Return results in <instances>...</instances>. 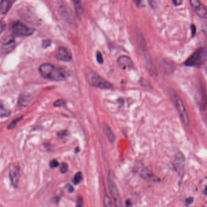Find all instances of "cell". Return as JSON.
<instances>
[{
	"label": "cell",
	"instance_id": "obj_1",
	"mask_svg": "<svg viewBox=\"0 0 207 207\" xmlns=\"http://www.w3.org/2000/svg\"><path fill=\"white\" fill-rule=\"evenodd\" d=\"M39 72L43 78L53 81H63L68 76V72L65 70L56 68L49 63L41 64L39 68Z\"/></svg>",
	"mask_w": 207,
	"mask_h": 207
},
{
	"label": "cell",
	"instance_id": "obj_2",
	"mask_svg": "<svg viewBox=\"0 0 207 207\" xmlns=\"http://www.w3.org/2000/svg\"><path fill=\"white\" fill-rule=\"evenodd\" d=\"M169 95L170 98L171 99L173 102L174 103V104L177 108L178 113H179L180 116L183 121L185 125L188 126L189 125L190 120H189V117H188V114L185 108V106L183 105V103L180 97V96L178 95V94L173 89H170L169 91Z\"/></svg>",
	"mask_w": 207,
	"mask_h": 207
},
{
	"label": "cell",
	"instance_id": "obj_3",
	"mask_svg": "<svg viewBox=\"0 0 207 207\" xmlns=\"http://www.w3.org/2000/svg\"><path fill=\"white\" fill-rule=\"evenodd\" d=\"M206 57V49L203 48L197 49L186 61L185 64L188 66L201 67L205 63Z\"/></svg>",
	"mask_w": 207,
	"mask_h": 207
},
{
	"label": "cell",
	"instance_id": "obj_4",
	"mask_svg": "<svg viewBox=\"0 0 207 207\" xmlns=\"http://www.w3.org/2000/svg\"><path fill=\"white\" fill-rule=\"evenodd\" d=\"M89 77L91 83L94 87L102 89H110L112 88V84L109 81L103 79L95 72L91 70L89 73Z\"/></svg>",
	"mask_w": 207,
	"mask_h": 207
},
{
	"label": "cell",
	"instance_id": "obj_5",
	"mask_svg": "<svg viewBox=\"0 0 207 207\" xmlns=\"http://www.w3.org/2000/svg\"><path fill=\"white\" fill-rule=\"evenodd\" d=\"M12 29L13 33L18 36H30L34 32L33 29L20 21L14 23L12 26Z\"/></svg>",
	"mask_w": 207,
	"mask_h": 207
},
{
	"label": "cell",
	"instance_id": "obj_6",
	"mask_svg": "<svg viewBox=\"0 0 207 207\" xmlns=\"http://www.w3.org/2000/svg\"><path fill=\"white\" fill-rule=\"evenodd\" d=\"M108 182L109 185L110 191L112 194V196L114 199V204L116 207H122V203L121 197L118 192V188L114 183V178H113V174L111 173H109L108 176Z\"/></svg>",
	"mask_w": 207,
	"mask_h": 207
},
{
	"label": "cell",
	"instance_id": "obj_7",
	"mask_svg": "<svg viewBox=\"0 0 207 207\" xmlns=\"http://www.w3.org/2000/svg\"><path fill=\"white\" fill-rule=\"evenodd\" d=\"M191 7L196 14L202 18H206L207 16V9L201 1L198 0H191L190 1Z\"/></svg>",
	"mask_w": 207,
	"mask_h": 207
},
{
	"label": "cell",
	"instance_id": "obj_8",
	"mask_svg": "<svg viewBox=\"0 0 207 207\" xmlns=\"http://www.w3.org/2000/svg\"><path fill=\"white\" fill-rule=\"evenodd\" d=\"M20 168L15 164H12L9 168V177L11 184L14 188H17L20 180Z\"/></svg>",
	"mask_w": 207,
	"mask_h": 207
},
{
	"label": "cell",
	"instance_id": "obj_9",
	"mask_svg": "<svg viewBox=\"0 0 207 207\" xmlns=\"http://www.w3.org/2000/svg\"><path fill=\"white\" fill-rule=\"evenodd\" d=\"M173 165L177 173H182L183 172L185 165V158L181 153H177L176 154L173 161Z\"/></svg>",
	"mask_w": 207,
	"mask_h": 207
},
{
	"label": "cell",
	"instance_id": "obj_10",
	"mask_svg": "<svg viewBox=\"0 0 207 207\" xmlns=\"http://www.w3.org/2000/svg\"><path fill=\"white\" fill-rule=\"evenodd\" d=\"M55 56L56 59L59 60L68 62L72 59V54L67 48H64V47H60L56 51Z\"/></svg>",
	"mask_w": 207,
	"mask_h": 207
},
{
	"label": "cell",
	"instance_id": "obj_11",
	"mask_svg": "<svg viewBox=\"0 0 207 207\" xmlns=\"http://www.w3.org/2000/svg\"><path fill=\"white\" fill-rule=\"evenodd\" d=\"M117 64L119 68L126 70L129 69L132 66H133V61L127 55H121L118 58L117 60Z\"/></svg>",
	"mask_w": 207,
	"mask_h": 207
},
{
	"label": "cell",
	"instance_id": "obj_12",
	"mask_svg": "<svg viewBox=\"0 0 207 207\" xmlns=\"http://www.w3.org/2000/svg\"><path fill=\"white\" fill-rule=\"evenodd\" d=\"M140 176L143 178L144 179L148 181H151V182H158L159 181V178L158 177L156 176L153 174L151 173L148 169L144 168L142 170L140 171L139 173Z\"/></svg>",
	"mask_w": 207,
	"mask_h": 207
},
{
	"label": "cell",
	"instance_id": "obj_13",
	"mask_svg": "<svg viewBox=\"0 0 207 207\" xmlns=\"http://www.w3.org/2000/svg\"><path fill=\"white\" fill-rule=\"evenodd\" d=\"M14 1L10 0H3L0 2V12L2 14H6L12 7Z\"/></svg>",
	"mask_w": 207,
	"mask_h": 207
},
{
	"label": "cell",
	"instance_id": "obj_14",
	"mask_svg": "<svg viewBox=\"0 0 207 207\" xmlns=\"http://www.w3.org/2000/svg\"><path fill=\"white\" fill-rule=\"evenodd\" d=\"M103 131H104V133L109 140V142L111 143L114 142L115 140V135L111 129L106 125H104V126H103Z\"/></svg>",
	"mask_w": 207,
	"mask_h": 207
},
{
	"label": "cell",
	"instance_id": "obj_15",
	"mask_svg": "<svg viewBox=\"0 0 207 207\" xmlns=\"http://www.w3.org/2000/svg\"><path fill=\"white\" fill-rule=\"evenodd\" d=\"M11 112L9 110L6 109L4 105H3V103L1 102H0V117H8L10 116Z\"/></svg>",
	"mask_w": 207,
	"mask_h": 207
},
{
	"label": "cell",
	"instance_id": "obj_16",
	"mask_svg": "<svg viewBox=\"0 0 207 207\" xmlns=\"http://www.w3.org/2000/svg\"><path fill=\"white\" fill-rule=\"evenodd\" d=\"M82 178H83V174H82L81 172H78L77 174H75V176H74V180H73L74 183L75 185L79 184L81 182Z\"/></svg>",
	"mask_w": 207,
	"mask_h": 207
},
{
	"label": "cell",
	"instance_id": "obj_17",
	"mask_svg": "<svg viewBox=\"0 0 207 207\" xmlns=\"http://www.w3.org/2000/svg\"><path fill=\"white\" fill-rule=\"evenodd\" d=\"M139 83L140 84V85L145 88L150 89V88H152L151 85V84H150V82L145 79H141Z\"/></svg>",
	"mask_w": 207,
	"mask_h": 207
},
{
	"label": "cell",
	"instance_id": "obj_18",
	"mask_svg": "<svg viewBox=\"0 0 207 207\" xmlns=\"http://www.w3.org/2000/svg\"><path fill=\"white\" fill-rule=\"evenodd\" d=\"M104 206L105 207H113L112 203L111 202V199L109 198V197L108 195L106 194L105 195L104 197Z\"/></svg>",
	"mask_w": 207,
	"mask_h": 207
},
{
	"label": "cell",
	"instance_id": "obj_19",
	"mask_svg": "<svg viewBox=\"0 0 207 207\" xmlns=\"http://www.w3.org/2000/svg\"><path fill=\"white\" fill-rule=\"evenodd\" d=\"M96 60L99 64H103V61H104V60H103V55L100 51H97L96 52Z\"/></svg>",
	"mask_w": 207,
	"mask_h": 207
},
{
	"label": "cell",
	"instance_id": "obj_20",
	"mask_svg": "<svg viewBox=\"0 0 207 207\" xmlns=\"http://www.w3.org/2000/svg\"><path fill=\"white\" fill-rule=\"evenodd\" d=\"M68 170V165L66 163H65V162H63L62 163L61 166H60V172L63 174L64 173H66Z\"/></svg>",
	"mask_w": 207,
	"mask_h": 207
},
{
	"label": "cell",
	"instance_id": "obj_21",
	"mask_svg": "<svg viewBox=\"0 0 207 207\" xmlns=\"http://www.w3.org/2000/svg\"><path fill=\"white\" fill-rule=\"evenodd\" d=\"M21 119V118H16V120H14L11 123L9 124V125L8 126V129H12L14 128L16 126V124H17L18 122L20 121Z\"/></svg>",
	"mask_w": 207,
	"mask_h": 207
},
{
	"label": "cell",
	"instance_id": "obj_22",
	"mask_svg": "<svg viewBox=\"0 0 207 207\" xmlns=\"http://www.w3.org/2000/svg\"><path fill=\"white\" fill-rule=\"evenodd\" d=\"M75 5V9H76V12L78 14H80L81 11H82V8L81 5L80 4V1H74Z\"/></svg>",
	"mask_w": 207,
	"mask_h": 207
},
{
	"label": "cell",
	"instance_id": "obj_23",
	"mask_svg": "<svg viewBox=\"0 0 207 207\" xmlns=\"http://www.w3.org/2000/svg\"><path fill=\"white\" fill-rule=\"evenodd\" d=\"M49 166L52 168H56L59 166V163L56 159H53L49 162Z\"/></svg>",
	"mask_w": 207,
	"mask_h": 207
},
{
	"label": "cell",
	"instance_id": "obj_24",
	"mask_svg": "<svg viewBox=\"0 0 207 207\" xmlns=\"http://www.w3.org/2000/svg\"><path fill=\"white\" fill-rule=\"evenodd\" d=\"M65 104V101L63 100H58L55 101L54 106L56 107H60L63 106Z\"/></svg>",
	"mask_w": 207,
	"mask_h": 207
},
{
	"label": "cell",
	"instance_id": "obj_25",
	"mask_svg": "<svg viewBox=\"0 0 207 207\" xmlns=\"http://www.w3.org/2000/svg\"><path fill=\"white\" fill-rule=\"evenodd\" d=\"M5 27L6 24L3 21H0V34L4 32V31L5 30Z\"/></svg>",
	"mask_w": 207,
	"mask_h": 207
},
{
	"label": "cell",
	"instance_id": "obj_26",
	"mask_svg": "<svg viewBox=\"0 0 207 207\" xmlns=\"http://www.w3.org/2000/svg\"><path fill=\"white\" fill-rule=\"evenodd\" d=\"M83 201L82 197H79L77 201L76 207H83Z\"/></svg>",
	"mask_w": 207,
	"mask_h": 207
},
{
	"label": "cell",
	"instance_id": "obj_27",
	"mask_svg": "<svg viewBox=\"0 0 207 207\" xmlns=\"http://www.w3.org/2000/svg\"><path fill=\"white\" fill-rule=\"evenodd\" d=\"M65 188H66V189L67 190V191H68L69 193H73V191H74V187H73L71 185H70V184H67L66 185Z\"/></svg>",
	"mask_w": 207,
	"mask_h": 207
},
{
	"label": "cell",
	"instance_id": "obj_28",
	"mask_svg": "<svg viewBox=\"0 0 207 207\" xmlns=\"http://www.w3.org/2000/svg\"><path fill=\"white\" fill-rule=\"evenodd\" d=\"M51 41L49 40H44L43 41V46L44 47V48H48V47H49L50 45H51Z\"/></svg>",
	"mask_w": 207,
	"mask_h": 207
},
{
	"label": "cell",
	"instance_id": "obj_29",
	"mask_svg": "<svg viewBox=\"0 0 207 207\" xmlns=\"http://www.w3.org/2000/svg\"><path fill=\"white\" fill-rule=\"evenodd\" d=\"M193 197H188V198L186 199V201H185V203H186V205L187 206H188V205H190V204H191L193 203Z\"/></svg>",
	"mask_w": 207,
	"mask_h": 207
},
{
	"label": "cell",
	"instance_id": "obj_30",
	"mask_svg": "<svg viewBox=\"0 0 207 207\" xmlns=\"http://www.w3.org/2000/svg\"><path fill=\"white\" fill-rule=\"evenodd\" d=\"M173 3L174 4V6H180L183 3V1L182 0H174L173 1Z\"/></svg>",
	"mask_w": 207,
	"mask_h": 207
},
{
	"label": "cell",
	"instance_id": "obj_31",
	"mask_svg": "<svg viewBox=\"0 0 207 207\" xmlns=\"http://www.w3.org/2000/svg\"><path fill=\"white\" fill-rule=\"evenodd\" d=\"M191 29L192 36H194V35L196 34V26L194 24H192L191 27Z\"/></svg>",
	"mask_w": 207,
	"mask_h": 207
}]
</instances>
